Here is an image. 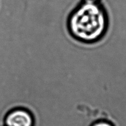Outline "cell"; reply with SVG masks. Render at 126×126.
I'll return each instance as SVG.
<instances>
[{"mask_svg": "<svg viewBox=\"0 0 126 126\" xmlns=\"http://www.w3.org/2000/svg\"><path fill=\"white\" fill-rule=\"evenodd\" d=\"M109 25L108 14L101 2L78 4L70 12L67 27L71 35L79 41L92 43L102 39Z\"/></svg>", "mask_w": 126, "mask_h": 126, "instance_id": "cell-1", "label": "cell"}, {"mask_svg": "<svg viewBox=\"0 0 126 126\" xmlns=\"http://www.w3.org/2000/svg\"><path fill=\"white\" fill-rule=\"evenodd\" d=\"M4 126H34L33 114L23 108H15L7 112L4 118Z\"/></svg>", "mask_w": 126, "mask_h": 126, "instance_id": "cell-2", "label": "cell"}, {"mask_svg": "<svg viewBox=\"0 0 126 126\" xmlns=\"http://www.w3.org/2000/svg\"><path fill=\"white\" fill-rule=\"evenodd\" d=\"M90 126H114L111 122L107 120H98L94 122Z\"/></svg>", "mask_w": 126, "mask_h": 126, "instance_id": "cell-3", "label": "cell"}, {"mask_svg": "<svg viewBox=\"0 0 126 126\" xmlns=\"http://www.w3.org/2000/svg\"><path fill=\"white\" fill-rule=\"evenodd\" d=\"M102 0H81L82 2H89V3H98L100 2Z\"/></svg>", "mask_w": 126, "mask_h": 126, "instance_id": "cell-4", "label": "cell"}]
</instances>
